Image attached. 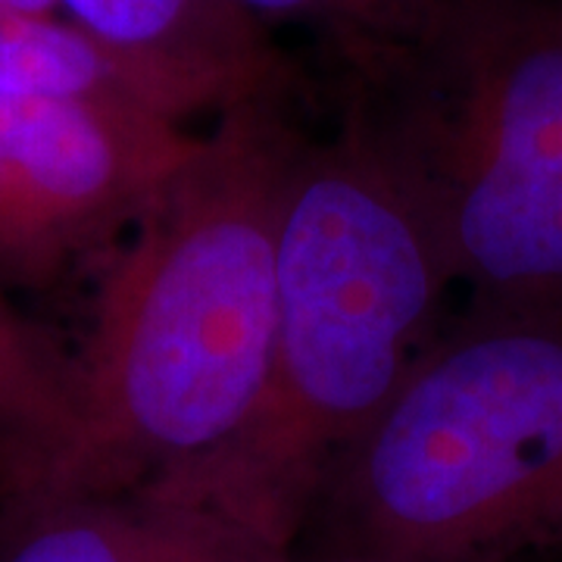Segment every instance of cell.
<instances>
[{"instance_id":"6da1fadb","label":"cell","mask_w":562,"mask_h":562,"mask_svg":"<svg viewBox=\"0 0 562 562\" xmlns=\"http://www.w3.org/2000/svg\"><path fill=\"white\" fill-rule=\"evenodd\" d=\"M284 101L288 85L220 113L128 228L76 353L81 447L63 497L179 494L257 419L303 138Z\"/></svg>"},{"instance_id":"7a4b0ae2","label":"cell","mask_w":562,"mask_h":562,"mask_svg":"<svg viewBox=\"0 0 562 562\" xmlns=\"http://www.w3.org/2000/svg\"><path fill=\"white\" fill-rule=\"evenodd\" d=\"M453 281L435 225L344 110L303 135L284 188L266 401L238 447L179 494L266 562H288L322 487L394 397Z\"/></svg>"},{"instance_id":"3957f363","label":"cell","mask_w":562,"mask_h":562,"mask_svg":"<svg viewBox=\"0 0 562 562\" xmlns=\"http://www.w3.org/2000/svg\"><path fill=\"white\" fill-rule=\"evenodd\" d=\"M344 79L475 306L562 313V0H443Z\"/></svg>"},{"instance_id":"277c9868","label":"cell","mask_w":562,"mask_h":562,"mask_svg":"<svg viewBox=\"0 0 562 562\" xmlns=\"http://www.w3.org/2000/svg\"><path fill=\"white\" fill-rule=\"evenodd\" d=\"M310 525L341 562H513L562 543V313L475 306L425 344Z\"/></svg>"},{"instance_id":"5b68a950","label":"cell","mask_w":562,"mask_h":562,"mask_svg":"<svg viewBox=\"0 0 562 562\" xmlns=\"http://www.w3.org/2000/svg\"><path fill=\"white\" fill-rule=\"evenodd\" d=\"M191 140L147 106L0 91V288L44 284L132 228Z\"/></svg>"},{"instance_id":"8992f818","label":"cell","mask_w":562,"mask_h":562,"mask_svg":"<svg viewBox=\"0 0 562 562\" xmlns=\"http://www.w3.org/2000/svg\"><path fill=\"white\" fill-rule=\"evenodd\" d=\"M176 122L288 85L272 32L232 0H57Z\"/></svg>"},{"instance_id":"52a82bcc","label":"cell","mask_w":562,"mask_h":562,"mask_svg":"<svg viewBox=\"0 0 562 562\" xmlns=\"http://www.w3.org/2000/svg\"><path fill=\"white\" fill-rule=\"evenodd\" d=\"M0 562H260L201 513L147 494L57 497L0 513Z\"/></svg>"},{"instance_id":"ba28073f","label":"cell","mask_w":562,"mask_h":562,"mask_svg":"<svg viewBox=\"0 0 562 562\" xmlns=\"http://www.w3.org/2000/svg\"><path fill=\"white\" fill-rule=\"evenodd\" d=\"M79 447V362L0 288V513L63 497Z\"/></svg>"},{"instance_id":"9c48e42d","label":"cell","mask_w":562,"mask_h":562,"mask_svg":"<svg viewBox=\"0 0 562 562\" xmlns=\"http://www.w3.org/2000/svg\"><path fill=\"white\" fill-rule=\"evenodd\" d=\"M0 91L63 101L132 103L169 116L79 22L63 13H35L10 3H0Z\"/></svg>"},{"instance_id":"30bf717a","label":"cell","mask_w":562,"mask_h":562,"mask_svg":"<svg viewBox=\"0 0 562 562\" xmlns=\"http://www.w3.org/2000/svg\"><path fill=\"white\" fill-rule=\"evenodd\" d=\"M262 29L301 22L313 29L341 69L379 57L419 32L443 0H232Z\"/></svg>"},{"instance_id":"8fae6325","label":"cell","mask_w":562,"mask_h":562,"mask_svg":"<svg viewBox=\"0 0 562 562\" xmlns=\"http://www.w3.org/2000/svg\"><path fill=\"white\" fill-rule=\"evenodd\" d=\"M0 3H10V7H20V10H35V13H60L57 0H0Z\"/></svg>"}]
</instances>
